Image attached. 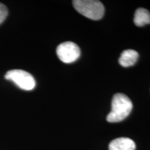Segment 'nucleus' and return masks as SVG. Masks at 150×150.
I'll return each mask as SVG.
<instances>
[{
	"mask_svg": "<svg viewBox=\"0 0 150 150\" xmlns=\"http://www.w3.org/2000/svg\"><path fill=\"white\" fill-rule=\"evenodd\" d=\"M133 104L129 97L122 93L114 95L111 103V111L107 115L106 120L109 122H118L125 120L132 110Z\"/></svg>",
	"mask_w": 150,
	"mask_h": 150,
	"instance_id": "1",
	"label": "nucleus"
},
{
	"mask_svg": "<svg viewBox=\"0 0 150 150\" xmlns=\"http://www.w3.org/2000/svg\"><path fill=\"white\" fill-rule=\"evenodd\" d=\"M72 4L77 12L91 20H100L104 14V5L97 0H74Z\"/></svg>",
	"mask_w": 150,
	"mask_h": 150,
	"instance_id": "2",
	"label": "nucleus"
},
{
	"mask_svg": "<svg viewBox=\"0 0 150 150\" xmlns=\"http://www.w3.org/2000/svg\"><path fill=\"white\" fill-rule=\"evenodd\" d=\"M5 79L13 82L24 91H31L35 86V81L32 75L22 70L8 71L5 74Z\"/></svg>",
	"mask_w": 150,
	"mask_h": 150,
	"instance_id": "3",
	"label": "nucleus"
},
{
	"mask_svg": "<svg viewBox=\"0 0 150 150\" xmlns=\"http://www.w3.org/2000/svg\"><path fill=\"white\" fill-rule=\"evenodd\" d=\"M58 57L65 63H71L79 58L81 51L79 46L74 42L67 41L60 44L56 49Z\"/></svg>",
	"mask_w": 150,
	"mask_h": 150,
	"instance_id": "4",
	"label": "nucleus"
},
{
	"mask_svg": "<svg viewBox=\"0 0 150 150\" xmlns=\"http://www.w3.org/2000/svg\"><path fill=\"white\" fill-rule=\"evenodd\" d=\"M109 150H135L136 144L129 138H118L110 142Z\"/></svg>",
	"mask_w": 150,
	"mask_h": 150,
	"instance_id": "5",
	"label": "nucleus"
},
{
	"mask_svg": "<svg viewBox=\"0 0 150 150\" xmlns=\"http://www.w3.org/2000/svg\"><path fill=\"white\" fill-rule=\"evenodd\" d=\"M138 53L133 50H127L122 52L119 59V63L122 66L127 67L134 65L138 61Z\"/></svg>",
	"mask_w": 150,
	"mask_h": 150,
	"instance_id": "6",
	"label": "nucleus"
},
{
	"mask_svg": "<svg viewBox=\"0 0 150 150\" xmlns=\"http://www.w3.org/2000/svg\"><path fill=\"white\" fill-rule=\"evenodd\" d=\"M134 22L137 27H143L150 24V13L144 8H139L134 14Z\"/></svg>",
	"mask_w": 150,
	"mask_h": 150,
	"instance_id": "7",
	"label": "nucleus"
},
{
	"mask_svg": "<svg viewBox=\"0 0 150 150\" xmlns=\"http://www.w3.org/2000/svg\"><path fill=\"white\" fill-rule=\"evenodd\" d=\"M8 11L6 6L3 4L0 3V24H1L8 16Z\"/></svg>",
	"mask_w": 150,
	"mask_h": 150,
	"instance_id": "8",
	"label": "nucleus"
}]
</instances>
